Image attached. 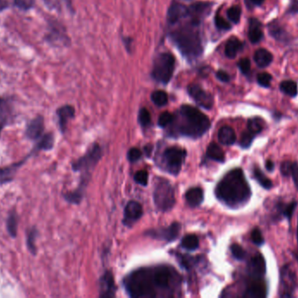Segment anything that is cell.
I'll return each instance as SVG.
<instances>
[{
    "instance_id": "cell-1",
    "label": "cell",
    "mask_w": 298,
    "mask_h": 298,
    "mask_svg": "<svg viewBox=\"0 0 298 298\" xmlns=\"http://www.w3.org/2000/svg\"><path fill=\"white\" fill-rule=\"evenodd\" d=\"M124 285L132 297H169L180 289V276L168 266L143 268L129 274Z\"/></svg>"
},
{
    "instance_id": "cell-2",
    "label": "cell",
    "mask_w": 298,
    "mask_h": 298,
    "mask_svg": "<svg viewBox=\"0 0 298 298\" xmlns=\"http://www.w3.org/2000/svg\"><path fill=\"white\" fill-rule=\"evenodd\" d=\"M209 2H198L187 7L184 15L170 25V38L181 54L194 60L203 52L201 24L211 10Z\"/></svg>"
},
{
    "instance_id": "cell-3",
    "label": "cell",
    "mask_w": 298,
    "mask_h": 298,
    "mask_svg": "<svg viewBox=\"0 0 298 298\" xmlns=\"http://www.w3.org/2000/svg\"><path fill=\"white\" fill-rule=\"evenodd\" d=\"M215 195L228 207L235 208L246 204L251 191L242 170L234 169L227 173L216 186Z\"/></svg>"
},
{
    "instance_id": "cell-4",
    "label": "cell",
    "mask_w": 298,
    "mask_h": 298,
    "mask_svg": "<svg viewBox=\"0 0 298 298\" xmlns=\"http://www.w3.org/2000/svg\"><path fill=\"white\" fill-rule=\"evenodd\" d=\"M169 131L172 136H184L188 138H198L204 135L210 128V120L202 111L190 105L180 107Z\"/></svg>"
},
{
    "instance_id": "cell-5",
    "label": "cell",
    "mask_w": 298,
    "mask_h": 298,
    "mask_svg": "<svg viewBox=\"0 0 298 298\" xmlns=\"http://www.w3.org/2000/svg\"><path fill=\"white\" fill-rule=\"evenodd\" d=\"M102 156V151L99 145H93L83 157L71 163V168L74 172L81 173V179L78 188L64 194V198L71 204H79L84 195L85 189L89 180L90 171L99 162Z\"/></svg>"
},
{
    "instance_id": "cell-6",
    "label": "cell",
    "mask_w": 298,
    "mask_h": 298,
    "mask_svg": "<svg viewBox=\"0 0 298 298\" xmlns=\"http://www.w3.org/2000/svg\"><path fill=\"white\" fill-rule=\"evenodd\" d=\"M175 69V58L173 54L169 53H163L156 57L154 67H153L152 76L157 82L167 84L170 82Z\"/></svg>"
},
{
    "instance_id": "cell-7",
    "label": "cell",
    "mask_w": 298,
    "mask_h": 298,
    "mask_svg": "<svg viewBox=\"0 0 298 298\" xmlns=\"http://www.w3.org/2000/svg\"><path fill=\"white\" fill-rule=\"evenodd\" d=\"M154 201L158 209L163 212L169 211L174 207L175 204L174 189L167 179L157 180L154 191Z\"/></svg>"
},
{
    "instance_id": "cell-8",
    "label": "cell",
    "mask_w": 298,
    "mask_h": 298,
    "mask_svg": "<svg viewBox=\"0 0 298 298\" xmlns=\"http://www.w3.org/2000/svg\"><path fill=\"white\" fill-rule=\"evenodd\" d=\"M187 152L185 150L179 147L168 148L162 156V162L164 163L165 169L168 173L177 175L182 167Z\"/></svg>"
},
{
    "instance_id": "cell-9",
    "label": "cell",
    "mask_w": 298,
    "mask_h": 298,
    "mask_svg": "<svg viewBox=\"0 0 298 298\" xmlns=\"http://www.w3.org/2000/svg\"><path fill=\"white\" fill-rule=\"evenodd\" d=\"M38 153H39V151H38L37 149L35 147H32L30 152L20 160L16 162V163H11L7 167H0V186L8 185L10 183L13 182L19 169L24 167L25 163L32 156H35Z\"/></svg>"
},
{
    "instance_id": "cell-10",
    "label": "cell",
    "mask_w": 298,
    "mask_h": 298,
    "mask_svg": "<svg viewBox=\"0 0 298 298\" xmlns=\"http://www.w3.org/2000/svg\"><path fill=\"white\" fill-rule=\"evenodd\" d=\"M45 134V119L43 116H36L25 126V138L31 142L39 141Z\"/></svg>"
},
{
    "instance_id": "cell-11",
    "label": "cell",
    "mask_w": 298,
    "mask_h": 298,
    "mask_svg": "<svg viewBox=\"0 0 298 298\" xmlns=\"http://www.w3.org/2000/svg\"><path fill=\"white\" fill-rule=\"evenodd\" d=\"M188 91H189L190 96L201 107L207 109V110H210L213 107L214 101H213L211 94H208V92H206L199 85H190L188 88Z\"/></svg>"
},
{
    "instance_id": "cell-12",
    "label": "cell",
    "mask_w": 298,
    "mask_h": 298,
    "mask_svg": "<svg viewBox=\"0 0 298 298\" xmlns=\"http://www.w3.org/2000/svg\"><path fill=\"white\" fill-rule=\"evenodd\" d=\"M296 276L294 271L289 269V266H285L281 271V286H282V294L281 296H291L294 292Z\"/></svg>"
},
{
    "instance_id": "cell-13",
    "label": "cell",
    "mask_w": 298,
    "mask_h": 298,
    "mask_svg": "<svg viewBox=\"0 0 298 298\" xmlns=\"http://www.w3.org/2000/svg\"><path fill=\"white\" fill-rule=\"evenodd\" d=\"M180 231V225L179 223L174 222L166 228L158 230H151L147 232V235L153 238L163 240L166 242H173L179 236Z\"/></svg>"
},
{
    "instance_id": "cell-14",
    "label": "cell",
    "mask_w": 298,
    "mask_h": 298,
    "mask_svg": "<svg viewBox=\"0 0 298 298\" xmlns=\"http://www.w3.org/2000/svg\"><path fill=\"white\" fill-rule=\"evenodd\" d=\"M143 209L141 205L137 201H130L126 206L124 212V222L126 226H132L135 221L142 216Z\"/></svg>"
},
{
    "instance_id": "cell-15",
    "label": "cell",
    "mask_w": 298,
    "mask_h": 298,
    "mask_svg": "<svg viewBox=\"0 0 298 298\" xmlns=\"http://www.w3.org/2000/svg\"><path fill=\"white\" fill-rule=\"evenodd\" d=\"M13 119V109L10 102L0 97V137L6 127L9 125Z\"/></svg>"
},
{
    "instance_id": "cell-16",
    "label": "cell",
    "mask_w": 298,
    "mask_h": 298,
    "mask_svg": "<svg viewBox=\"0 0 298 298\" xmlns=\"http://www.w3.org/2000/svg\"><path fill=\"white\" fill-rule=\"evenodd\" d=\"M116 292L114 276L110 271H106L100 279V296L114 297Z\"/></svg>"
},
{
    "instance_id": "cell-17",
    "label": "cell",
    "mask_w": 298,
    "mask_h": 298,
    "mask_svg": "<svg viewBox=\"0 0 298 298\" xmlns=\"http://www.w3.org/2000/svg\"><path fill=\"white\" fill-rule=\"evenodd\" d=\"M248 273L255 278H260L266 272V263L261 254H255L248 264Z\"/></svg>"
},
{
    "instance_id": "cell-18",
    "label": "cell",
    "mask_w": 298,
    "mask_h": 298,
    "mask_svg": "<svg viewBox=\"0 0 298 298\" xmlns=\"http://www.w3.org/2000/svg\"><path fill=\"white\" fill-rule=\"evenodd\" d=\"M57 116L59 120V127L60 132L64 134L67 129V123L75 116L74 108L71 105H64L57 110Z\"/></svg>"
},
{
    "instance_id": "cell-19",
    "label": "cell",
    "mask_w": 298,
    "mask_h": 298,
    "mask_svg": "<svg viewBox=\"0 0 298 298\" xmlns=\"http://www.w3.org/2000/svg\"><path fill=\"white\" fill-rule=\"evenodd\" d=\"M267 295V290L264 282L255 281L248 285L244 296L245 297H265Z\"/></svg>"
},
{
    "instance_id": "cell-20",
    "label": "cell",
    "mask_w": 298,
    "mask_h": 298,
    "mask_svg": "<svg viewBox=\"0 0 298 298\" xmlns=\"http://www.w3.org/2000/svg\"><path fill=\"white\" fill-rule=\"evenodd\" d=\"M19 215L15 208L10 211L7 218V230L11 238L15 239L18 236Z\"/></svg>"
},
{
    "instance_id": "cell-21",
    "label": "cell",
    "mask_w": 298,
    "mask_h": 298,
    "mask_svg": "<svg viewBox=\"0 0 298 298\" xmlns=\"http://www.w3.org/2000/svg\"><path fill=\"white\" fill-rule=\"evenodd\" d=\"M187 202L191 207H196L200 206L204 200V193L202 188L194 187L187 191L185 195Z\"/></svg>"
},
{
    "instance_id": "cell-22",
    "label": "cell",
    "mask_w": 298,
    "mask_h": 298,
    "mask_svg": "<svg viewBox=\"0 0 298 298\" xmlns=\"http://www.w3.org/2000/svg\"><path fill=\"white\" fill-rule=\"evenodd\" d=\"M40 236V231L37 226H32L26 231V247L28 251L33 256H36L38 253L37 242L38 238Z\"/></svg>"
},
{
    "instance_id": "cell-23",
    "label": "cell",
    "mask_w": 298,
    "mask_h": 298,
    "mask_svg": "<svg viewBox=\"0 0 298 298\" xmlns=\"http://www.w3.org/2000/svg\"><path fill=\"white\" fill-rule=\"evenodd\" d=\"M264 37V32L261 28V23L257 19H251L249 20V31L248 39L253 44L258 43Z\"/></svg>"
},
{
    "instance_id": "cell-24",
    "label": "cell",
    "mask_w": 298,
    "mask_h": 298,
    "mask_svg": "<svg viewBox=\"0 0 298 298\" xmlns=\"http://www.w3.org/2000/svg\"><path fill=\"white\" fill-rule=\"evenodd\" d=\"M218 139L224 145H232L236 140V133L230 126H224L218 133Z\"/></svg>"
},
{
    "instance_id": "cell-25",
    "label": "cell",
    "mask_w": 298,
    "mask_h": 298,
    "mask_svg": "<svg viewBox=\"0 0 298 298\" xmlns=\"http://www.w3.org/2000/svg\"><path fill=\"white\" fill-rule=\"evenodd\" d=\"M54 146V135L52 132L45 133L43 137L35 143L34 147L39 152L42 151H51Z\"/></svg>"
},
{
    "instance_id": "cell-26",
    "label": "cell",
    "mask_w": 298,
    "mask_h": 298,
    "mask_svg": "<svg viewBox=\"0 0 298 298\" xmlns=\"http://www.w3.org/2000/svg\"><path fill=\"white\" fill-rule=\"evenodd\" d=\"M242 42L236 38L232 37L228 41L226 47H225V54L228 58L233 59L239 53V51L242 49Z\"/></svg>"
},
{
    "instance_id": "cell-27",
    "label": "cell",
    "mask_w": 298,
    "mask_h": 298,
    "mask_svg": "<svg viewBox=\"0 0 298 298\" xmlns=\"http://www.w3.org/2000/svg\"><path fill=\"white\" fill-rule=\"evenodd\" d=\"M254 59H255V63L257 64L258 67L265 68L272 62L273 56L269 51L261 48L255 52Z\"/></svg>"
},
{
    "instance_id": "cell-28",
    "label": "cell",
    "mask_w": 298,
    "mask_h": 298,
    "mask_svg": "<svg viewBox=\"0 0 298 298\" xmlns=\"http://www.w3.org/2000/svg\"><path fill=\"white\" fill-rule=\"evenodd\" d=\"M207 157L210 158L212 160L224 163L225 161V155L220 147H219L216 144H210L207 150Z\"/></svg>"
},
{
    "instance_id": "cell-29",
    "label": "cell",
    "mask_w": 298,
    "mask_h": 298,
    "mask_svg": "<svg viewBox=\"0 0 298 298\" xmlns=\"http://www.w3.org/2000/svg\"><path fill=\"white\" fill-rule=\"evenodd\" d=\"M264 128V120L255 117L248 120V130L251 132L252 134L256 136L260 134Z\"/></svg>"
},
{
    "instance_id": "cell-30",
    "label": "cell",
    "mask_w": 298,
    "mask_h": 298,
    "mask_svg": "<svg viewBox=\"0 0 298 298\" xmlns=\"http://www.w3.org/2000/svg\"><path fill=\"white\" fill-rule=\"evenodd\" d=\"M253 173H254V177H255V179H256V181H257V182L259 183L264 188L270 189L272 187L273 184L270 181V179H268L267 177L264 175L259 167H255V168H254V170H253Z\"/></svg>"
},
{
    "instance_id": "cell-31",
    "label": "cell",
    "mask_w": 298,
    "mask_h": 298,
    "mask_svg": "<svg viewBox=\"0 0 298 298\" xmlns=\"http://www.w3.org/2000/svg\"><path fill=\"white\" fill-rule=\"evenodd\" d=\"M151 99L153 103L156 104V106L162 107L168 104V94L163 90H157L151 94Z\"/></svg>"
},
{
    "instance_id": "cell-32",
    "label": "cell",
    "mask_w": 298,
    "mask_h": 298,
    "mask_svg": "<svg viewBox=\"0 0 298 298\" xmlns=\"http://www.w3.org/2000/svg\"><path fill=\"white\" fill-rule=\"evenodd\" d=\"M280 88L284 94H288L292 97L297 94V85L293 81H285L282 82L280 85Z\"/></svg>"
},
{
    "instance_id": "cell-33",
    "label": "cell",
    "mask_w": 298,
    "mask_h": 298,
    "mask_svg": "<svg viewBox=\"0 0 298 298\" xmlns=\"http://www.w3.org/2000/svg\"><path fill=\"white\" fill-rule=\"evenodd\" d=\"M181 246L188 250H195L198 248L199 241L198 238L194 235H189L186 237H184L181 241Z\"/></svg>"
},
{
    "instance_id": "cell-34",
    "label": "cell",
    "mask_w": 298,
    "mask_h": 298,
    "mask_svg": "<svg viewBox=\"0 0 298 298\" xmlns=\"http://www.w3.org/2000/svg\"><path fill=\"white\" fill-rule=\"evenodd\" d=\"M241 13H242V10L239 7L235 6V7H230L227 12L228 18L230 19V21L236 24L240 21Z\"/></svg>"
},
{
    "instance_id": "cell-35",
    "label": "cell",
    "mask_w": 298,
    "mask_h": 298,
    "mask_svg": "<svg viewBox=\"0 0 298 298\" xmlns=\"http://www.w3.org/2000/svg\"><path fill=\"white\" fill-rule=\"evenodd\" d=\"M138 120L140 122V125L142 126L143 128H146L151 123V116L148 112V110L143 108L140 110L139 112V116H138Z\"/></svg>"
},
{
    "instance_id": "cell-36",
    "label": "cell",
    "mask_w": 298,
    "mask_h": 298,
    "mask_svg": "<svg viewBox=\"0 0 298 298\" xmlns=\"http://www.w3.org/2000/svg\"><path fill=\"white\" fill-rule=\"evenodd\" d=\"M255 136L252 134L251 132L248 131V129L243 132L240 140V145L242 148H248L251 145L252 142L254 140Z\"/></svg>"
},
{
    "instance_id": "cell-37",
    "label": "cell",
    "mask_w": 298,
    "mask_h": 298,
    "mask_svg": "<svg viewBox=\"0 0 298 298\" xmlns=\"http://www.w3.org/2000/svg\"><path fill=\"white\" fill-rule=\"evenodd\" d=\"M174 115L169 113V112H164L162 113L159 117L158 124L162 128L168 127L170 125L171 123L174 121Z\"/></svg>"
},
{
    "instance_id": "cell-38",
    "label": "cell",
    "mask_w": 298,
    "mask_h": 298,
    "mask_svg": "<svg viewBox=\"0 0 298 298\" xmlns=\"http://www.w3.org/2000/svg\"><path fill=\"white\" fill-rule=\"evenodd\" d=\"M230 249H231V253L233 254L234 257L236 258V260H243L245 258V250L240 245L235 243L231 246Z\"/></svg>"
},
{
    "instance_id": "cell-39",
    "label": "cell",
    "mask_w": 298,
    "mask_h": 298,
    "mask_svg": "<svg viewBox=\"0 0 298 298\" xmlns=\"http://www.w3.org/2000/svg\"><path fill=\"white\" fill-rule=\"evenodd\" d=\"M14 6L22 11H28L34 6L35 0H13Z\"/></svg>"
},
{
    "instance_id": "cell-40",
    "label": "cell",
    "mask_w": 298,
    "mask_h": 298,
    "mask_svg": "<svg viewBox=\"0 0 298 298\" xmlns=\"http://www.w3.org/2000/svg\"><path fill=\"white\" fill-rule=\"evenodd\" d=\"M296 206H297V203H296L295 201H293L291 203H289V204L286 205V206H283V207H281V212H282V214H283L286 218H288L289 220H290V218H291L292 215L294 214V212H295Z\"/></svg>"
},
{
    "instance_id": "cell-41",
    "label": "cell",
    "mask_w": 298,
    "mask_h": 298,
    "mask_svg": "<svg viewBox=\"0 0 298 298\" xmlns=\"http://www.w3.org/2000/svg\"><path fill=\"white\" fill-rule=\"evenodd\" d=\"M272 81V76L268 73H261L257 76V82L260 86L268 88L270 87V82Z\"/></svg>"
},
{
    "instance_id": "cell-42",
    "label": "cell",
    "mask_w": 298,
    "mask_h": 298,
    "mask_svg": "<svg viewBox=\"0 0 298 298\" xmlns=\"http://www.w3.org/2000/svg\"><path fill=\"white\" fill-rule=\"evenodd\" d=\"M134 180L137 184L145 186L148 182V174L146 171H139L134 176Z\"/></svg>"
},
{
    "instance_id": "cell-43",
    "label": "cell",
    "mask_w": 298,
    "mask_h": 298,
    "mask_svg": "<svg viewBox=\"0 0 298 298\" xmlns=\"http://www.w3.org/2000/svg\"><path fill=\"white\" fill-rule=\"evenodd\" d=\"M251 241L254 244L257 245V246H261L264 243V239L262 235V232L257 227L252 231Z\"/></svg>"
},
{
    "instance_id": "cell-44",
    "label": "cell",
    "mask_w": 298,
    "mask_h": 298,
    "mask_svg": "<svg viewBox=\"0 0 298 298\" xmlns=\"http://www.w3.org/2000/svg\"><path fill=\"white\" fill-rule=\"evenodd\" d=\"M214 22H215L216 27L220 30H230L231 28V25L230 23L227 22L221 16L218 15V14L215 16Z\"/></svg>"
},
{
    "instance_id": "cell-45",
    "label": "cell",
    "mask_w": 298,
    "mask_h": 298,
    "mask_svg": "<svg viewBox=\"0 0 298 298\" xmlns=\"http://www.w3.org/2000/svg\"><path fill=\"white\" fill-rule=\"evenodd\" d=\"M141 155H142V153H141V151L139 149L132 148L128 151V160L130 161V162H136V161L139 160L140 157H141Z\"/></svg>"
},
{
    "instance_id": "cell-46",
    "label": "cell",
    "mask_w": 298,
    "mask_h": 298,
    "mask_svg": "<svg viewBox=\"0 0 298 298\" xmlns=\"http://www.w3.org/2000/svg\"><path fill=\"white\" fill-rule=\"evenodd\" d=\"M238 67H239L240 70L242 71V74L247 75V74L249 73L250 69H251L250 60L247 59V58L242 59V60H240L239 62H238Z\"/></svg>"
},
{
    "instance_id": "cell-47",
    "label": "cell",
    "mask_w": 298,
    "mask_h": 298,
    "mask_svg": "<svg viewBox=\"0 0 298 298\" xmlns=\"http://www.w3.org/2000/svg\"><path fill=\"white\" fill-rule=\"evenodd\" d=\"M290 176L294 180L295 186L298 190V163L296 162L291 163V169H290Z\"/></svg>"
},
{
    "instance_id": "cell-48",
    "label": "cell",
    "mask_w": 298,
    "mask_h": 298,
    "mask_svg": "<svg viewBox=\"0 0 298 298\" xmlns=\"http://www.w3.org/2000/svg\"><path fill=\"white\" fill-rule=\"evenodd\" d=\"M291 163L292 162H290V161H285V162H283V163H282V165H281V173L283 174V176H290Z\"/></svg>"
},
{
    "instance_id": "cell-49",
    "label": "cell",
    "mask_w": 298,
    "mask_h": 298,
    "mask_svg": "<svg viewBox=\"0 0 298 298\" xmlns=\"http://www.w3.org/2000/svg\"><path fill=\"white\" fill-rule=\"evenodd\" d=\"M216 77H217L218 80H220V82H230V76H229V74L225 72V71H222V70H220V71L216 73Z\"/></svg>"
},
{
    "instance_id": "cell-50",
    "label": "cell",
    "mask_w": 298,
    "mask_h": 298,
    "mask_svg": "<svg viewBox=\"0 0 298 298\" xmlns=\"http://www.w3.org/2000/svg\"><path fill=\"white\" fill-rule=\"evenodd\" d=\"M265 167H266V169H267L269 172H273L274 169H275V164H274L273 162L271 160L266 161Z\"/></svg>"
},
{
    "instance_id": "cell-51",
    "label": "cell",
    "mask_w": 298,
    "mask_h": 298,
    "mask_svg": "<svg viewBox=\"0 0 298 298\" xmlns=\"http://www.w3.org/2000/svg\"><path fill=\"white\" fill-rule=\"evenodd\" d=\"M247 2L250 3V6H261L264 0H247Z\"/></svg>"
},
{
    "instance_id": "cell-52",
    "label": "cell",
    "mask_w": 298,
    "mask_h": 298,
    "mask_svg": "<svg viewBox=\"0 0 298 298\" xmlns=\"http://www.w3.org/2000/svg\"><path fill=\"white\" fill-rule=\"evenodd\" d=\"M144 150H145V152H146V156L148 157L151 155L152 153V150H153V146L152 145H146V147L144 148Z\"/></svg>"
},
{
    "instance_id": "cell-53",
    "label": "cell",
    "mask_w": 298,
    "mask_h": 298,
    "mask_svg": "<svg viewBox=\"0 0 298 298\" xmlns=\"http://www.w3.org/2000/svg\"><path fill=\"white\" fill-rule=\"evenodd\" d=\"M291 12H293V13H298V2L296 0L294 1V5L291 7Z\"/></svg>"
},
{
    "instance_id": "cell-54",
    "label": "cell",
    "mask_w": 298,
    "mask_h": 298,
    "mask_svg": "<svg viewBox=\"0 0 298 298\" xmlns=\"http://www.w3.org/2000/svg\"><path fill=\"white\" fill-rule=\"evenodd\" d=\"M297 240H298V226H297Z\"/></svg>"
}]
</instances>
